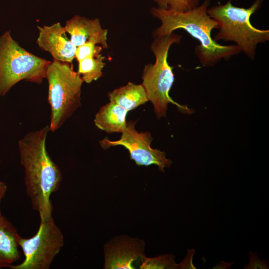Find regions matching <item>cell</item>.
<instances>
[{
  "label": "cell",
  "instance_id": "6da1fadb",
  "mask_svg": "<svg viewBox=\"0 0 269 269\" xmlns=\"http://www.w3.org/2000/svg\"><path fill=\"white\" fill-rule=\"evenodd\" d=\"M49 126L25 134L18 141L20 160L24 171L26 192L40 221L52 216L50 199L62 180L59 166L49 156L46 147Z\"/></svg>",
  "mask_w": 269,
  "mask_h": 269
},
{
  "label": "cell",
  "instance_id": "7a4b0ae2",
  "mask_svg": "<svg viewBox=\"0 0 269 269\" xmlns=\"http://www.w3.org/2000/svg\"><path fill=\"white\" fill-rule=\"evenodd\" d=\"M209 0L187 12L153 7L152 14L161 22L153 33L155 38L170 34L176 29H183L200 43L195 53L203 66L215 65L222 59L227 60L241 52L236 45H222L211 37L213 29L218 28L216 21L207 13Z\"/></svg>",
  "mask_w": 269,
  "mask_h": 269
},
{
  "label": "cell",
  "instance_id": "3957f363",
  "mask_svg": "<svg viewBox=\"0 0 269 269\" xmlns=\"http://www.w3.org/2000/svg\"><path fill=\"white\" fill-rule=\"evenodd\" d=\"M230 0L224 4L208 8L207 13L219 29L213 39L233 41L245 54L254 60L258 44L269 40V30L258 29L250 22L251 15L258 10L264 0H255L248 8L234 6Z\"/></svg>",
  "mask_w": 269,
  "mask_h": 269
},
{
  "label": "cell",
  "instance_id": "277c9868",
  "mask_svg": "<svg viewBox=\"0 0 269 269\" xmlns=\"http://www.w3.org/2000/svg\"><path fill=\"white\" fill-rule=\"evenodd\" d=\"M45 78L48 84V102L51 115L49 131L55 132L81 105V76L71 63L53 59L48 65Z\"/></svg>",
  "mask_w": 269,
  "mask_h": 269
},
{
  "label": "cell",
  "instance_id": "5b68a950",
  "mask_svg": "<svg viewBox=\"0 0 269 269\" xmlns=\"http://www.w3.org/2000/svg\"><path fill=\"white\" fill-rule=\"evenodd\" d=\"M182 36L173 32L155 38L151 50L155 55L153 64L145 66L142 72L141 85L146 92L158 119L166 117L169 104L176 105L185 111L190 110L175 102L169 96V92L174 81L172 67L167 61L169 48L174 43H179Z\"/></svg>",
  "mask_w": 269,
  "mask_h": 269
},
{
  "label": "cell",
  "instance_id": "8992f818",
  "mask_svg": "<svg viewBox=\"0 0 269 269\" xmlns=\"http://www.w3.org/2000/svg\"><path fill=\"white\" fill-rule=\"evenodd\" d=\"M50 62L21 47L10 30L5 32L0 37V96L21 80L42 83Z\"/></svg>",
  "mask_w": 269,
  "mask_h": 269
},
{
  "label": "cell",
  "instance_id": "52a82bcc",
  "mask_svg": "<svg viewBox=\"0 0 269 269\" xmlns=\"http://www.w3.org/2000/svg\"><path fill=\"white\" fill-rule=\"evenodd\" d=\"M18 245L24 259L21 263L11 265V269H48L64 245V237L52 216L40 221L38 231L27 239L21 236Z\"/></svg>",
  "mask_w": 269,
  "mask_h": 269
},
{
  "label": "cell",
  "instance_id": "ba28073f",
  "mask_svg": "<svg viewBox=\"0 0 269 269\" xmlns=\"http://www.w3.org/2000/svg\"><path fill=\"white\" fill-rule=\"evenodd\" d=\"M135 122L130 121L127 123L125 130L122 132L119 140L112 141L105 138L99 141L104 149L111 146L122 145L130 153V158L134 160L137 165L149 166L154 164L159 169L164 172V168H169L172 161L166 157L165 152L160 150L153 149L150 144L152 140L149 132H138L135 129Z\"/></svg>",
  "mask_w": 269,
  "mask_h": 269
},
{
  "label": "cell",
  "instance_id": "9c48e42d",
  "mask_svg": "<svg viewBox=\"0 0 269 269\" xmlns=\"http://www.w3.org/2000/svg\"><path fill=\"white\" fill-rule=\"evenodd\" d=\"M107 269H134V263L144 256L143 240L127 236L118 237L105 246Z\"/></svg>",
  "mask_w": 269,
  "mask_h": 269
},
{
  "label": "cell",
  "instance_id": "30bf717a",
  "mask_svg": "<svg viewBox=\"0 0 269 269\" xmlns=\"http://www.w3.org/2000/svg\"><path fill=\"white\" fill-rule=\"evenodd\" d=\"M39 31L36 40L38 46L49 52L53 59L71 63L75 58L76 47L67 35L64 26L59 22L51 25L37 26Z\"/></svg>",
  "mask_w": 269,
  "mask_h": 269
},
{
  "label": "cell",
  "instance_id": "8fae6325",
  "mask_svg": "<svg viewBox=\"0 0 269 269\" xmlns=\"http://www.w3.org/2000/svg\"><path fill=\"white\" fill-rule=\"evenodd\" d=\"M70 40L76 47L87 42L99 44L103 48H108V30L102 28L99 19H89L78 15L66 21L64 26Z\"/></svg>",
  "mask_w": 269,
  "mask_h": 269
},
{
  "label": "cell",
  "instance_id": "7c38bea8",
  "mask_svg": "<svg viewBox=\"0 0 269 269\" xmlns=\"http://www.w3.org/2000/svg\"><path fill=\"white\" fill-rule=\"evenodd\" d=\"M20 236L5 217H0V269L9 268L21 258L18 250Z\"/></svg>",
  "mask_w": 269,
  "mask_h": 269
},
{
  "label": "cell",
  "instance_id": "4fadbf2b",
  "mask_svg": "<svg viewBox=\"0 0 269 269\" xmlns=\"http://www.w3.org/2000/svg\"><path fill=\"white\" fill-rule=\"evenodd\" d=\"M128 111L115 102L110 101L102 106L94 119L95 126L108 133H122L127 127Z\"/></svg>",
  "mask_w": 269,
  "mask_h": 269
},
{
  "label": "cell",
  "instance_id": "5bb4252c",
  "mask_svg": "<svg viewBox=\"0 0 269 269\" xmlns=\"http://www.w3.org/2000/svg\"><path fill=\"white\" fill-rule=\"evenodd\" d=\"M108 95L110 101L116 103L128 112L148 101L143 86L132 82L110 92Z\"/></svg>",
  "mask_w": 269,
  "mask_h": 269
},
{
  "label": "cell",
  "instance_id": "9a60e30c",
  "mask_svg": "<svg viewBox=\"0 0 269 269\" xmlns=\"http://www.w3.org/2000/svg\"><path fill=\"white\" fill-rule=\"evenodd\" d=\"M105 59V57L100 53L96 56L88 57L78 62L77 73L84 82L90 84L103 75Z\"/></svg>",
  "mask_w": 269,
  "mask_h": 269
},
{
  "label": "cell",
  "instance_id": "2e32d148",
  "mask_svg": "<svg viewBox=\"0 0 269 269\" xmlns=\"http://www.w3.org/2000/svg\"><path fill=\"white\" fill-rule=\"evenodd\" d=\"M173 257L168 255L148 258L144 256L141 260L139 269H179V265L174 262Z\"/></svg>",
  "mask_w": 269,
  "mask_h": 269
},
{
  "label": "cell",
  "instance_id": "e0dca14e",
  "mask_svg": "<svg viewBox=\"0 0 269 269\" xmlns=\"http://www.w3.org/2000/svg\"><path fill=\"white\" fill-rule=\"evenodd\" d=\"M102 48L101 46H97L93 42H87L77 47L75 58L79 62L88 57L96 56L101 53Z\"/></svg>",
  "mask_w": 269,
  "mask_h": 269
},
{
  "label": "cell",
  "instance_id": "ac0fdd59",
  "mask_svg": "<svg viewBox=\"0 0 269 269\" xmlns=\"http://www.w3.org/2000/svg\"><path fill=\"white\" fill-rule=\"evenodd\" d=\"M200 0H170L168 8L179 12H187L199 5Z\"/></svg>",
  "mask_w": 269,
  "mask_h": 269
},
{
  "label": "cell",
  "instance_id": "d6986e66",
  "mask_svg": "<svg viewBox=\"0 0 269 269\" xmlns=\"http://www.w3.org/2000/svg\"><path fill=\"white\" fill-rule=\"evenodd\" d=\"M7 190V186L4 182H0V203L1 199L4 197ZM1 214L0 209V217H1Z\"/></svg>",
  "mask_w": 269,
  "mask_h": 269
},
{
  "label": "cell",
  "instance_id": "ffe728a7",
  "mask_svg": "<svg viewBox=\"0 0 269 269\" xmlns=\"http://www.w3.org/2000/svg\"><path fill=\"white\" fill-rule=\"evenodd\" d=\"M155 2L158 7L160 8L167 9L168 6V4L170 0H153Z\"/></svg>",
  "mask_w": 269,
  "mask_h": 269
}]
</instances>
